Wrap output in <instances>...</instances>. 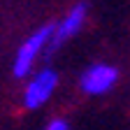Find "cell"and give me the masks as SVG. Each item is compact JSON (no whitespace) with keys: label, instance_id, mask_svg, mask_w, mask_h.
I'll return each instance as SVG.
<instances>
[{"label":"cell","instance_id":"3957f363","mask_svg":"<svg viewBox=\"0 0 130 130\" xmlns=\"http://www.w3.org/2000/svg\"><path fill=\"white\" fill-rule=\"evenodd\" d=\"M119 81V70L109 63H93L81 72L79 86L86 95H105Z\"/></svg>","mask_w":130,"mask_h":130},{"label":"cell","instance_id":"5b68a950","mask_svg":"<svg viewBox=\"0 0 130 130\" xmlns=\"http://www.w3.org/2000/svg\"><path fill=\"white\" fill-rule=\"evenodd\" d=\"M44 130H70V125H68V121H65V119H51V121L46 123Z\"/></svg>","mask_w":130,"mask_h":130},{"label":"cell","instance_id":"277c9868","mask_svg":"<svg viewBox=\"0 0 130 130\" xmlns=\"http://www.w3.org/2000/svg\"><path fill=\"white\" fill-rule=\"evenodd\" d=\"M84 23H86V5L79 3V5H74V7L54 26V30H51V42H49V51H46V54L56 51V49L63 46L68 40H72L77 32L84 28Z\"/></svg>","mask_w":130,"mask_h":130},{"label":"cell","instance_id":"6da1fadb","mask_svg":"<svg viewBox=\"0 0 130 130\" xmlns=\"http://www.w3.org/2000/svg\"><path fill=\"white\" fill-rule=\"evenodd\" d=\"M51 30L54 26H42L37 28L32 35H28L21 46L14 54V63H12V72L14 77H28L32 72V68L37 65V60L49 51V42H51Z\"/></svg>","mask_w":130,"mask_h":130},{"label":"cell","instance_id":"7a4b0ae2","mask_svg":"<svg viewBox=\"0 0 130 130\" xmlns=\"http://www.w3.org/2000/svg\"><path fill=\"white\" fill-rule=\"evenodd\" d=\"M56 86H58V74L51 68H42L37 72H32V77L28 79V84L23 88V98H21L23 107L26 109H40L42 105L49 102Z\"/></svg>","mask_w":130,"mask_h":130}]
</instances>
